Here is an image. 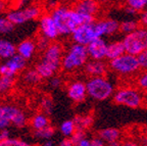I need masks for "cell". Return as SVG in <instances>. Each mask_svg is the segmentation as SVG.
Masks as SVG:
<instances>
[{"label": "cell", "mask_w": 147, "mask_h": 146, "mask_svg": "<svg viewBox=\"0 0 147 146\" xmlns=\"http://www.w3.org/2000/svg\"><path fill=\"white\" fill-rule=\"evenodd\" d=\"M6 8V1L5 0H0V14Z\"/></svg>", "instance_id": "bcb514c9"}, {"label": "cell", "mask_w": 147, "mask_h": 146, "mask_svg": "<svg viewBox=\"0 0 147 146\" xmlns=\"http://www.w3.org/2000/svg\"><path fill=\"white\" fill-rule=\"evenodd\" d=\"M59 131L64 137H71V135L77 131L76 124L74 120H67L60 125Z\"/></svg>", "instance_id": "d4e9b609"}, {"label": "cell", "mask_w": 147, "mask_h": 146, "mask_svg": "<svg viewBox=\"0 0 147 146\" xmlns=\"http://www.w3.org/2000/svg\"><path fill=\"white\" fill-rule=\"evenodd\" d=\"M43 145L44 146H53V145H55V143L51 139H49V140H46V142H44Z\"/></svg>", "instance_id": "681fc988"}, {"label": "cell", "mask_w": 147, "mask_h": 146, "mask_svg": "<svg viewBox=\"0 0 147 146\" xmlns=\"http://www.w3.org/2000/svg\"><path fill=\"white\" fill-rule=\"evenodd\" d=\"M89 54L86 45L74 43L62 57L61 68L64 71L73 72L85 66L88 62Z\"/></svg>", "instance_id": "3957f363"}, {"label": "cell", "mask_w": 147, "mask_h": 146, "mask_svg": "<svg viewBox=\"0 0 147 146\" xmlns=\"http://www.w3.org/2000/svg\"><path fill=\"white\" fill-rule=\"evenodd\" d=\"M108 68H109V66L106 62L98 59H91L86 62V64L84 66V70H85L86 74H88L91 77L105 76Z\"/></svg>", "instance_id": "9a60e30c"}, {"label": "cell", "mask_w": 147, "mask_h": 146, "mask_svg": "<svg viewBox=\"0 0 147 146\" xmlns=\"http://www.w3.org/2000/svg\"><path fill=\"white\" fill-rule=\"evenodd\" d=\"M86 137H87V135H86V131L77 130L69 138H71V143H73L74 146H79V143H80V142Z\"/></svg>", "instance_id": "d6a6232c"}, {"label": "cell", "mask_w": 147, "mask_h": 146, "mask_svg": "<svg viewBox=\"0 0 147 146\" xmlns=\"http://www.w3.org/2000/svg\"><path fill=\"white\" fill-rule=\"evenodd\" d=\"M37 45L34 41L32 40H25V41L21 42L16 47V50L20 55L25 57L26 59H30L31 57L34 55L35 51H36Z\"/></svg>", "instance_id": "d6986e66"}, {"label": "cell", "mask_w": 147, "mask_h": 146, "mask_svg": "<svg viewBox=\"0 0 147 146\" xmlns=\"http://www.w3.org/2000/svg\"><path fill=\"white\" fill-rule=\"evenodd\" d=\"M136 85L139 89L147 91V71H144L142 74L138 76L136 80Z\"/></svg>", "instance_id": "836d02e7"}, {"label": "cell", "mask_w": 147, "mask_h": 146, "mask_svg": "<svg viewBox=\"0 0 147 146\" xmlns=\"http://www.w3.org/2000/svg\"><path fill=\"white\" fill-rule=\"evenodd\" d=\"M108 66L111 71L123 76L134 75V74L138 73L139 70H141L137 56L127 52L115 59L109 60Z\"/></svg>", "instance_id": "5b68a950"}, {"label": "cell", "mask_w": 147, "mask_h": 146, "mask_svg": "<svg viewBox=\"0 0 147 146\" xmlns=\"http://www.w3.org/2000/svg\"><path fill=\"white\" fill-rule=\"evenodd\" d=\"M43 78L41 77V75L39 74V72L35 70H29L25 73L24 75V80L25 82H27L28 84H37V83L41 82V80Z\"/></svg>", "instance_id": "484cf974"}, {"label": "cell", "mask_w": 147, "mask_h": 146, "mask_svg": "<svg viewBox=\"0 0 147 146\" xmlns=\"http://www.w3.org/2000/svg\"><path fill=\"white\" fill-rule=\"evenodd\" d=\"M103 145H105V142L101 139L98 135H97L96 137H93L91 139V146H103Z\"/></svg>", "instance_id": "f35d334b"}, {"label": "cell", "mask_w": 147, "mask_h": 146, "mask_svg": "<svg viewBox=\"0 0 147 146\" xmlns=\"http://www.w3.org/2000/svg\"><path fill=\"white\" fill-rule=\"evenodd\" d=\"M29 1H30V0H18L16 6H18V8H21V7H23L24 5H26V3H28Z\"/></svg>", "instance_id": "f6af8a7d"}, {"label": "cell", "mask_w": 147, "mask_h": 146, "mask_svg": "<svg viewBox=\"0 0 147 146\" xmlns=\"http://www.w3.org/2000/svg\"><path fill=\"white\" fill-rule=\"evenodd\" d=\"M110 0H98V2L100 3V4H103V3H107L109 2Z\"/></svg>", "instance_id": "f907efd6"}, {"label": "cell", "mask_w": 147, "mask_h": 146, "mask_svg": "<svg viewBox=\"0 0 147 146\" xmlns=\"http://www.w3.org/2000/svg\"><path fill=\"white\" fill-rule=\"evenodd\" d=\"M126 53L124 42L122 41H113L107 45V52H106V59L111 60L117 57L121 56Z\"/></svg>", "instance_id": "ac0fdd59"}, {"label": "cell", "mask_w": 147, "mask_h": 146, "mask_svg": "<svg viewBox=\"0 0 147 146\" xmlns=\"http://www.w3.org/2000/svg\"><path fill=\"white\" fill-rule=\"evenodd\" d=\"M79 146H91V139H88L87 137L84 138V139L79 143Z\"/></svg>", "instance_id": "ee69618b"}, {"label": "cell", "mask_w": 147, "mask_h": 146, "mask_svg": "<svg viewBox=\"0 0 147 146\" xmlns=\"http://www.w3.org/2000/svg\"><path fill=\"white\" fill-rule=\"evenodd\" d=\"M139 144H141V145H146L147 146V134L145 135V136H143L142 138H141L140 142H139Z\"/></svg>", "instance_id": "c3c4849f"}, {"label": "cell", "mask_w": 147, "mask_h": 146, "mask_svg": "<svg viewBox=\"0 0 147 146\" xmlns=\"http://www.w3.org/2000/svg\"><path fill=\"white\" fill-rule=\"evenodd\" d=\"M9 137V131L7 129H0V141Z\"/></svg>", "instance_id": "60d3db41"}, {"label": "cell", "mask_w": 147, "mask_h": 146, "mask_svg": "<svg viewBox=\"0 0 147 146\" xmlns=\"http://www.w3.org/2000/svg\"><path fill=\"white\" fill-rule=\"evenodd\" d=\"M139 23L142 27L147 28V9H144L141 11L140 18H139Z\"/></svg>", "instance_id": "74e56055"}, {"label": "cell", "mask_w": 147, "mask_h": 146, "mask_svg": "<svg viewBox=\"0 0 147 146\" xmlns=\"http://www.w3.org/2000/svg\"><path fill=\"white\" fill-rule=\"evenodd\" d=\"M62 57H63L62 47L58 43H52L44 51L41 62L46 66H48L54 73H56L61 66Z\"/></svg>", "instance_id": "52a82bcc"}, {"label": "cell", "mask_w": 147, "mask_h": 146, "mask_svg": "<svg viewBox=\"0 0 147 146\" xmlns=\"http://www.w3.org/2000/svg\"><path fill=\"white\" fill-rule=\"evenodd\" d=\"M74 8L83 14L95 16L99 12L100 3L98 0H78Z\"/></svg>", "instance_id": "5bb4252c"}, {"label": "cell", "mask_w": 147, "mask_h": 146, "mask_svg": "<svg viewBox=\"0 0 147 146\" xmlns=\"http://www.w3.org/2000/svg\"><path fill=\"white\" fill-rule=\"evenodd\" d=\"M62 84V81L59 77H51L50 78V82H49V85H50L51 88L53 89H56V88H59Z\"/></svg>", "instance_id": "8d00e7d4"}, {"label": "cell", "mask_w": 147, "mask_h": 146, "mask_svg": "<svg viewBox=\"0 0 147 146\" xmlns=\"http://www.w3.org/2000/svg\"><path fill=\"white\" fill-rule=\"evenodd\" d=\"M16 53V47L11 42L5 39H0V58L8 59Z\"/></svg>", "instance_id": "ffe728a7"}, {"label": "cell", "mask_w": 147, "mask_h": 146, "mask_svg": "<svg viewBox=\"0 0 147 146\" xmlns=\"http://www.w3.org/2000/svg\"><path fill=\"white\" fill-rule=\"evenodd\" d=\"M14 77L8 76H0V94L6 93L11 89L14 84Z\"/></svg>", "instance_id": "4316f807"}, {"label": "cell", "mask_w": 147, "mask_h": 146, "mask_svg": "<svg viewBox=\"0 0 147 146\" xmlns=\"http://www.w3.org/2000/svg\"><path fill=\"white\" fill-rule=\"evenodd\" d=\"M86 86L88 95L96 101L107 100L115 92L113 83L108 81L104 76L91 77L86 82Z\"/></svg>", "instance_id": "7a4b0ae2"}, {"label": "cell", "mask_w": 147, "mask_h": 146, "mask_svg": "<svg viewBox=\"0 0 147 146\" xmlns=\"http://www.w3.org/2000/svg\"><path fill=\"white\" fill-rule=\"evenodd\" d=\"M0 146H30V144L24 140L18 139V138L8 137L0 141Z\"/></svg>", "instance_id": "4dcf8cb0"}, {"label": "cell", "mask_w": 147, "mask_h": 146, "mask_svg": "<svg viewBox=\"0 0 147 146\" xmlns=\"http://www.w3.org/2000/svg\"><path fill=\"white\" fill-rule=\"evenodd\" d=\"M4 64H5V66H7L10 76L14 77L18 72L23 71L26 68L27 59H26L25 57L22 56V55L18 54V53H16V54H14L13 56H11L10 58L6 59V62H5Z\"/></svg>", "instance_id": "e0dca14e"}, {"label": "cell", "mask_w": 147, "mask_h": 146, "mask_svg": "<svg viewBox=\"0 0 147 146\" xmlns=\"http://www.w3.org/2000/svg\"><path fill=\"white\" fill-rule=\"evenodd\" d=\"M40 106H41L42 112L47 116L52 114L53 110H54V103H53L52 99L50 97H43L40 102Z\"/></svg>", "instance_id": "f1b7e54d"}, {"label": "cell", "mask_w": 147, "mask_h": 146, "mask_svg": "<svg viewBox=\"0 0 147 146\" xmlns=\"http://www.w3.org/2000/svg\"><path fill=\"white\" fill-rule=\"evenodd\" d=\"M124 11L126 12L127 14H129V16H135V14L138 12L136 9H134L133 7H131V6H129V5H127V6L125 7Z\"/></svg>", "instance_id": "b9f144b4"}, {"label": "cell", "mask_w": 147, "mask_h": 146, "mask_svg": "<svg viewBox=\"0 0 147 146\" xmlns=\"http://www.w3.org/2000/svg\"><path fill=\"white\" fill-rule=\"evenodd\" d=\"M36 45H37V48H39L40 50L45 51L46 49L48 48V46L50 45V40H49L47 37L41 35V36L38 38V40H37Z\"/></svg>", "instance_id": "e575fe53"}, {"label": "cell", "mask_w": 147, "mask_h": 146, "mask_svg": "<svg viewBox=\"0 0 147 146\" xmlns=\"http://www.w3.org/2000/svg\"><path fill=\"white\" fill-rule=\"evenodd\" d=\"M67 95L73 102L81 103L86 99L87 86L83 81H74L67 87Z\"/></svg>", "instance_id": "4fadbf2b"}, {"label": "cell", "mask_w": 147, "mask_h": 146, "mask_svg": "<svg viewBox=\"0 0 147 146\" xmlns=\"http://www.w3.org/2000/svg\"><path fill=\"white\" fill-rule=\"evenodd\" d=\"M14 24L8 18L0 16V33L1 34H9L14 29Z\"/></svg>", "instance_id": "83f0119b"}, {"label": "cell", "mask_w": 147, "mask_h": 146, "mask_svg": "<svg viewBox=\"0 0 147 146\" xmlns=\"http://www.w3.org/2000/svg\"><path fill=\"white\" fill-rule=\"evenodd\" d=\"M126 52L137 56L147 49V28L139 27L133 32L126 34L123 39Z\"/></svg>", "instance_id": "277c9868"}, {"label": "cell", "mask_w": 147, "mask_h": 146, "mask_svg": "<svg viewBox=\"0 0 147 146\" xmlns=\"http://www.w3.org/2000/svg\"><path fill=\"white\" fill-rule=\"evenodd\" d=\"M137 59L139 66H140V69L143 71H147V49L137 55Z\"/></svg>", "instance_id": "d590c367"}, {"label": "cell", "mask_w": 147, "mask_h": 146, "mask_svg": "<svg viewBox=\"0 0 147 146\" xmlns=\"http://www.w3.org/2000/svg\"><path fill=\"white\" fill-rule=\"evenodd\" d=\"M60 146H73V143H71V140L69 137H65L61 142L59 143Z\"/></svg>", "instance_id": "7bdbcfd3"}, {"label": "cell", "mask_w": 147, "mask_h": 146, "mask_svg": "<svg viewBox=\"0 0 147 146\" xmlns=\"http://www.w3.org/2000/svg\"><path fill=\"white\" fill-rule=\"evenodd\" d=\"M1 110H2V105L0 104V114H1Z\"/></svg>", "instance_id": "816d5d0a"}, {"label": "cell", "mask_w": 147, "mask_h": 146, "mask_svg": "<svg viewBox=\"0 0 147 146\" xmlns=\"http://www.w3.org/2000/svg\"><path fill=\"white\" fill-rule=\"evenodd\" d=\"M95 22V21H94ZM94 22L93 23L82 25L71 34V38L75 43L82 44L87 46L92 40L97 38L96 32L94 28Z\"/></svg>", "instance_id": "30bf717a"}, {"label": "cell", "mask_w": 147, "mask_h": 146, "mask_svg": "<svg viewBox=\"0 0 147 146\" xmlns=\"http://www.w3.org/2000/svg\"><path fill=\"white\" fill-rule=\"evenodd\" d=\"M39 28L41 31V34L43 36L47 37L49 40H54L59 36L57 25L55 23L52 14H45L41 18L39 23Z\"/></svg>", "instance_id": "7c38bea8"}, {"label": "cell", "mask_w": 147, "mask_h": 146, "mask_svg": "<svg viewBox=\"0 0 147 146\" xmlns=\"http://www.w3.org/2000/svg\"><path fill=\"white\" fill-rule=\"evenodd\" d=\"M0 116L6 119L8 122H10L12 126L18 129L26 127L28 123L27 116L25 112L13 105H2V110H1Z\"/></svg>", "instance_id": "9c48e42d"}, {"label": "cell", "mask_w": 147, "mask_h": 146, "mask_svg": "<svg viewBox=\"0 0 147 146\" xmlns=\"http://www.w3.org/2000/svg\"><path fill=\"white\" fill-rule=\"evenodd\" d=\"M55 134V130L53 127H51L50 125L45 127V128L39 129V130H35L34 132V137L37 140H49L52 139V137Z\"/></svg>", "instance_id": "603a6c76"}, {"label": "cell", "mask_w": 147, "mask_h": 146, "mask_svg": "<svg viewBox=\"0 0 147 146\" xmlns=\"http://www.w3.org/2000/svg\"><path fill=\"white\" fill-rule=\"evenodd\" d=\"M108 43L101 38H96L92 40L86 47H87L88 54L91 59L103 60L106 58V52H107Z\"/></svg>", "instance_id": "8fae6325"}, {"label": "cell", "mask_w": 147, "mask_h": 146, "mask_svg": "<svg viewBox=\"0 0 147 146\" xmlns=\"http://www.w3.org/2000/svg\"><path fill=\"white\" fill-rule=\"evenodd\" d=\"M41 10L37 6H29L24 8L16 9L8 12L7 18L14 24V25H22V24L28 23L33 21L35 18H39Z\"/></svg>", "instance_id": "ba28073f"}, {"label": "cell", "mask_w": 147, "mask_h": 146, "mask_svg": "<svg viewBox=\"0 0 147 146\" xmlns=\"http://www.w3.org/2000/svg\"><path fill=\"white\" fill-rule=\"evenodd\" d=\"M113 101L119 105L130 108H138L142 105L143 97L141 92L132 87L119 88L113 93Z\"/></svg>", "instance_id": "8992f818"}, {"label": "cell", "mask_w": 147, "mask_h": 146, "mask_svg": "<svg viewBox=\"0 0 147 146\" xmlns=\"http://www.w3.org/2000/svg\"><path fill=\"white\" fill-rule=\"evenodd\" d=\"M140 23L135 20H127L119 24V32H122L123 34H129V33L133 32L136 29L140 27Z\"/></svg>", "instance_id": "cb8c5ba5"}, {"label": "cell", "mask_w": 147, "mask_h": 146, "mask_svg": "<svg viewBox=\"0 0 147 146\" xmlns=\"http://www.w3.org/2000/svg\"><path fill=\"white\" fill-rule=\"evenodd\" d=\"M126 4L133 7L138 12L142 11L147 7V0H126Z\"/></svg>", "instance_id": "1f68e13d"}, {"label": "cell", "mask_w": 147, "mask_h": 146, "mask_svg": "<svg viewBox=\"0 0 147 146\" xmlns=\"http://www.w3.org/2000/svg\"><path fill=\"white\" fill-rule=\"evenodd\" d=\"M48 4H49V6L54 9L55 7H56V5H57V0H49Z\"/></svg>", "instance_id": "7dc6e473"}, {"label": "cell", "mask_w": 147, "mask_h": 146, "mask_svg": "<svg viewBox=\"0 0 147 146\" xmlns=\"http://www.w3.org/2000/svg\"><path fill=\"white\" fill-rule=\"evenodd\" d=\"M101 139L105 142V144L110 146H117L122 145V143L119 142L121 139V131L117 128H105L102 129L98 132L97 134Z\"/></svg>", "instance_id": "2e32d148"}, {"label": "cell", "mask_w": 147, "mask_h": 146, "mask_svg": "<svg viewBox=\"0 0 147 146\" xmlns=\"http://www.w3.org/2000/svg\"><path fill=\"white\" fill-rule=\"evenodd\" d=\"M31 126L34 130H39V129L45 128V127L49 126V119L47 114H45L44 112L43 114H37L31 120Z\"/></svg>", "instance_id": "7402d4cb"}, {"label": "cell", "mask_w": 147, "mask_h": 146, "mask_svg": "<svg viewBox=\"0 0 147 146\" xmlns=\"http://www.w3.org/2000/svg\"><path fill=\"white\" fill-rule=\"evenodd\" d=\"M74 122L76 124L77 130L87 131L89 128H91L93 123H94V118L92 114H81L76 116L74 118Z\"/></svg>", "instance_id": "44dd1931"}, {"label": "cell", "mask_w": 147, "mask_h": 146, "mask_svg": "<svg viewBox=\"0 0 147 146\" xmlns=\"http://www.w3.org/2000/svg\"><path fill=\"white\" fill-rule=\"evenodd\" d=\"M10 126H11L10 122H8L6 119H4L2 116H0V129H7Z\"/></svg>", "instance_id": "ab89813d"}, {"label": "cell", "mask_w": 147, "mask_h": 146, "mask_svg": "<svg viewBox=\"0 0 147 146\" xmlns=\"http://www.w3.org/2000/svg\"><path fill=\"white\" fill-rule=\"evenodd\" d=\"M51 14L57 25L59 34L62 36L71 35L80 26L95 21V16L83 14L75 8L71 9L64 6L55 7Z\"/></svg>", "instance_id": "6da1fadb"}, {"label": "cell", "mask_w": 147, "mask_h": 146, "mask_svg": "<svg viewBox=\"0 0 147 146\" xmlns=\"http://www.w3.org/2000/svg\"><path fill=\"white\" fill-rule=\"evenodd\" d=\"M119 24L121 23H119L115 20H113V18L106 20V27H107L106 36H113L117 32H119Z\"/></svg>", "instance_id": "f546056e"}]
</instances>
